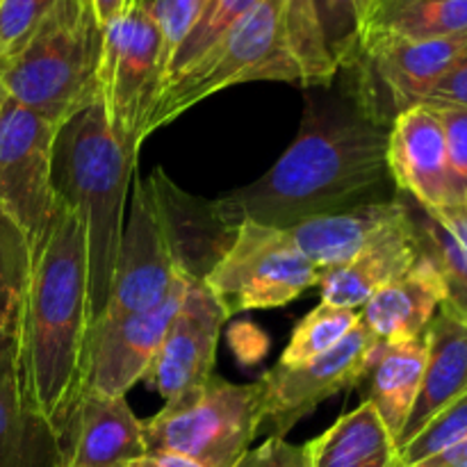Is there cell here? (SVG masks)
<instances>
[{
  "label": "cell",
  "mask_w": 467,
  "mask_h": 467,
  "mask_svg": "<svg viewBox=\"0 0 467 467\" xmlns=\"http://www.w3.org/2000/svg\"><path fill=\"white\" fill-rule=\"evenodd\" d=\"M390 128L365 117L351 99H308L304 123L290 149L265 176L217 199L223 219L240 228L258 222L285 228L356 208L377 196L390 176Z\"/></svg>",
  "instance_id": "1"
},
{
  "label": "cell",
  "mask_w": 467,
  "mask_h": 467,
  "mask_svg": "<svg viewBox=\"0 0 467 467\" xmlns=\"http://www.w3.org/2000/svg\"><path fill=\"white\" fill-rule=\"evenodd\" d=\"M91 328L85 231L78 214L59 201L48 233L32 251L18 315L23 400L55 436L87 390Z\"/></svg>",
  "instance_id": "2"
},
{
  "label": "cell",
  "mask_w": 467,
  "mask_h": 467,
  "mask_svg": "<svg viewBox=\"0 0 467 467\" xmlns=\"http://www.w3.org/2000/svg\"><path fill=\"white\" fill-rule=\"evenodd\" d=\"M137 158L109 128L100 103L68 119L57 132L53 185L85 231L91 324L99 322L114 281L123 237V205Z\"/></svg>",
  "instance_id": "3"
},
{
  "label": "cell",
  "mask_w": 467,
  "mask_h": 467,
  "mask_svg": "<svg viewBox=\"0 0 467 467\" xmlns=\"http://www.w3.org/2000/svg\"><path fill=\"white\" fill-rule=\"evenodd\" d=\"M100 48L91 0H57L30 44L0 67V85L18 105L64 126L100 103Z\"/></svg>",
  "instance_id": "4"
},
{
  "label": "cell",
  "mask_w": 467,
  "mask_h": 467,
  "mask_svg": "<svg viewBox=\"0 0 467 467\" xmlns=\"http://www.w3.org/2000/svg\"><path fill=\"white\" fill-rule=\"evenodd\" d=\"M263 381L235 386L210 377L141 422L146 454H178L203 467H235L265 418Z\"/></svg>",
  "instance_id": "5"
},
{
  "label": "cell",
  "mask_w": 467,
  "mask_h": 467,
  "mask_svg": "<svg viewBox=\"0 0 467 467\" xmlns=\"http://www.w3.org/2000/svg\"><path fill=\"white\" fill-rule=\"evenodd\" d=\"M285 0H260L194 67L169 82L153 105L144 137L167 126L208 96L254 80L299 82L301 71L287 48Z\"/></svg>",
  "instance_id": "6"
},
{
  "label": "cell",
  "mask_w": 467,
  "mask_h": 467,
  "mask_svg": "<svg viewBox=\"0 0 467 467\" xmlns=\"http://www.w3.org/2000/svg\"><path fill=\"white\" fill-rule=\"evenodd\" d=\"M164 87L162 35L149 12V0H137L123 16L103 27L99 94L119 144L137 158L146 121Z\"/></svg>",
  "instance_id": "7"
},
{
  "label": "cell",
  "mask_w": 467,
  "mask_h": 467,
  "mask_svg": "<svg viewBox=\"0 0 467 467\" xmlns=\"http://www.w3.org/2000/svg\"><path fill=\"white\" fill-rule=\"evenodd\" d=\"M465 46L467 32L424 41L365 32L356 57L342 68L354 78L349 96L365 117L390 128L401 112L424 103Z\"/></svg>",
  "instance_id": "8"
},
{
  "label": "cell",
  "mask_w": 467,
  "mask_h": 467,
  "mask_svg": "<svg viewBox=\"0 0 467 467\" xmlns=\"http://www.w3.org/2000/svg\"><path fill=\"white\" fill-rule=\"evenodd\" d=\"M317 281L319 269L296 249L287 231L246 219L203 283L231 317L246 310L281 308L317 287Z\"/></svg>",
  "instance_id": "9"
},
{
  "label": "cell",
  "mask_w": 467,
  "mask_h": 467,
  "mask_svg": "<svg viewBox=\"0 0 467 467\" xmlns=\"http://www.w3.org/2000/svg\"><path fill=\"white\" fill-rule=\"evenodd\" d=\"M59 128L9 96L0 105V210L21 226L32 251L41 244L59 208L53 185Z\"/></svg>",
  "instance_id": "10"
},
{
  "label": "cell",
  "mask_w": 467,
  "mask_h": 467,
  "mask_svg": "<svg viewBox=\"0 0 467 467\" xmlns=\"http://www.w3.org/2000/svg\"><path fill=\"white\" fill-rule=\"evenodd\" d=\"M178 274L146 182L135 178L130 217L123 228L108 304L91 331L153 310L169 295Z\"/></svg>",
  "instance_id": "11"
},
{
  "label": "cell",
  "mask_w": 467,
  "mask_h": 467,
  "mask_svg": "<svg viewBox=\"0 0 467 467\" xmlns=\"http://www.w3.org/2000/svg\"><path fill=\"white\" fill-rule=\"evenodd\" d=\"M377 347L379 342L358 324L340 345L319 358L299 368L276 365L269 369L260 381L265 388L263 422L272 424V436L283 438L322 401L358 386L368 377Z\"/></svg>",
  "instance_id": "12"
},
{
  "label": "cell",
  "mask_w": 467,
  "mask_h": 467,
  "mask_svg": "<svg viewBox=\"0 0 467 467\" xmlns=\"http://www.w3.org/2000/svg\"><path fill=\"white\" fill-rule=\"evenodd\" d=\"M190 281V276L178 274L169 295L153 310L91 331L87 388L103 395L126 397L137 381L146 379L169 324L182 306Z\"/></svg>",
  "instance_id": "13"
},
{
  "label": "cell",
  "mask_w": 467,
  "mask_h": 467,
  "mask_svg": "<svg viewBox=\"0 0 467 467\" xmlns=\"http://www.w3.org/2000/svg\"><path fill=\"white\" fill-rule=\"evenodd\" d=\"M226 319L210 287L192 278L182 306L169 324L167 336L146 374V381L164 401H171L213 377L219 333Z\"/></svg>",
  "instance_id": "14"
},
{
  "label": "cell",
  "mask_w": 467,
  "mask_h": 467,
  "mask_svg": "<svg viewBox=\"0 0 467 467\" xmlns=\"http://www.w3.org/2000/svg\"><path fill=\"white\" fill-rule=\"evenodd\" d=\"M146 190L164 228L176 269L196 281H205L233 246L237 228L223 219L217 201L182 192L173 185L164 169L150 173Z\"/></svg>",
  "instance_id": "15"
},
{
  "label": "cell",
  "mask_w": 467,
  "mask_h": 467,
  "mask_svg": "<svg viewBox=\"0 0 467 467\" xmlns=\"http://www.w3.org/2000/svg\"><path fill=\"white\" fill-rule=\"evenodd\" d=\"M59 467H126L146 454L141 422L126 397L87 388L57 431Z\"/></svg>",
  "instance_id": "16"
},
{
  "label": "cell",
  "mask_w": 467,
  "mask_h": 467,
  "mask_svg": "<svg viewBox=\"0 0 467 467\" xmlns=\"http://www.w3.org/2000/svg\"><path fill=\"white\" fill-rule=\"evenodd\" d=\"M388 167L397 187L409 192L420 208H450L447 141L436 109L418 105L392 121L388 135Z\"/></svg>",
  "instance_id": "17"
},
{
  "label": "cell",
  "mask_w": 467,
  "mask_h": 467,
  "mask_svg": "<svg viewBox=\"0 0 467 467\" xmlns=\"http://www.w3.org/2000/svg\"><path fill=\"white\" fill-rule=\"evenodd\" d=\"M16 308L0 313V467H59L55 433L26 406L18 374Z\"/></svg>",
  "instance_id": "18"
},
{
  "label": "cell",
  "mask_w": 467,
  "mask_h": 467,
  "mask_svg": "<svg viewBox=\"0 0 467 467\" xmlns=\"http://www.w3.org/2000/svg\"><path fill=\"white\" fill-rule=\"evenodd\" d=\"M467 392V315L445 301L427 327V363L397 451Z\"/></svg>",
  "instance_id": "19"
},
{
  "label": "cell",
  "mask_w": 467,
  "mask_h": 467,
  "mask_svg": "<svg viewBox=\"0 0 467 467\" xmlns=\"http://www.w3.org/2000/svg\"><path fill=\"white\" fill-rule=\"evenodd\" d=\"M409 219L410 208L401 201H374L328 217L308 219L285 231L296 249L322 272L354 260Z\"/></svg>",
  "instance_id": "20"
},
{
  "label": "cell",
  "mask_w": 467,
  "mask_h": 467,
  "mask_svg": "<svg viewBox=\"0 0 467 467\" xmlns=\"http://www.w3.org/2000/svg\"><path fill=\"white\" fill-rule=\"evenodd\" d=\"M447 301L441 269L422 251L406 274L369 296L358 310V324L377 342H401L427 331L429 322Z\"/></svg>",
  "instance_id": "21"
},
{
  "label": "cell",
  "mask_w": 467,
  "mask_h": 467,
  "mask_svg": "<svg viewBox=\"0 0 467 467\" xmlns=\"http://www.w3.org/2000/svg\"><path fill=\"white\" fill-rule=\"evenodd\" d=\"M420 258H422V244L410 214L409 222L390 233L386 240L369 246L368 251L340 267L319 272L317 287L322 304L349 310L363 308L369 296L409 272Z\"/></svg>",
  "instance_id": "22"
},
{
  "label": "cell",
  "mask_w": 467,
  "mask_h": 467,
  "mask_svg": "<svg viewBox=\"0 0 467 467\" xmlns=\"http://www.w3.org/2000/svg\"><path fill=\"white\" fill-rule=\"evenodd\" d=\"M427 363V331L401 342H379L369 360V404L383 420L390 436L400 438L410 409L418 400Z\"/></svg>",
  "instance_id": "23"
},
{
  "label": "cell",
  "mask_w": 467,
  "mask_h": 467,
  "mask_svg": "<svg viewBox=\"0 0 467 467\" xmlns=\"http://www.w3.org/2000/svg\"><path fill=\"white\" fill-rule=\"evenodd\" d=\"M313 467H400L395 438L369 401L308 442Z\"/></svg>",
  "instance_id": "24"
},
{
  "label": "cell",
  "mask_w": 467,
  "mask_h": 467,
  "mask_svg": "<svg viewBox=\"0 0 467 467\" xmlns=\"http://www.w3.org/2000/svg\"><path fill=\"white\" fill-rule=\"evenodd\" d=\"M413 223L420 244L441 269L447 287V301L467 315V205L424 210Z\"/></svg>",
  "instance_id": "25"
},
{
  "label": "cell",
  "mask_w": 467,
  "mask_h": 467,
  "mask_svg": "<svg viewBox=\"0 0 467 467\" xmlns=\"http://www.w3.org/2000/svg\"><path fill=\"white\" fill-rule=\"evenodd\" d=\"M400 39H445L467 32V0H409L377 3L368 30Z\"/></svg>",
  "instance_id": "26"
},
{
  "label": "cell",
  "mask_w": 467,
  "mask_h": 467,
  "mask_svg": "<svg viewBox=\"0 0 467 467\" xmlns=\"http://www.w3.org/2000/svg\"><path fill=\"white\" fill-rule=\"evenodd\" d=\"M377 0H313L324 48L337 71L349 67L368 30Z\"/></svg>",
  "instance_id": "27"
},
{
  "label": "cell",
  "mask_w": 467,
  "mask_h": 467,
  "mask_svg": "<svg viewBox=\"0 0 467 467\" xmlns=\"http://www.w3.org/2000/svg\"><path fill=\"white\" fill-rule=\"evenodd\" d=\"M356 327H358V310L319 304L296 324L278 365L299 368V365L310 363L340 345Z\"/></svg>",
  "instance_id": "28"
},
{
  "label": "cell",
  "mask_w": 467,
  "mask_h": 467,
  "mask_svg": "<svg viewBox=\"0 0 467 467\" xmlns=\"http://www.w3.org/2000/svg\"><path fill=\"white\" fill-rule=\"evenodd\" d=\"M258 3L260 0H213V3L208 5V9L203 12V16L196 21V26L192 27L190 35L185 36V41H182V44L178 46L176 53H173L167 68L164 87L171 80H176L178 76H182L187 68L194 67V64L199 62L213 46H217L219 39H222L235 23H240Z\"/></svg>",
  "instance_id": "29"
},
{
  "label": "cell",
  "mask_w": 467,
  "mask_h": 467,
  "mask_svg": "<svg viewBox=\"0 0 467 467\" xmlns=\"http://www.w3.org/2000/svg\"><path fill=\"white\" fill-rule=\"evenodd\" d=\"M32 272V244L12 217L0 210V313L16 308Z\"/></svg>",
  "instance_id": "30"
},
{
  "label": "cell",
  "mask_w": 467,
  "mask_h": 467,
  "mask_svg": "<svg viewBox=\"0 0 467 467\" xmlns=\"http://www.w3.org/2000/svg\"><path fill=\"white\" fill-rule=\"evenodd\" d=\"M467 438V392L442 409L418 436L400 450V467H413Z\"/></svg>",
  "instance_id": "31"
},
{
  "label": "cell",
  "mask_w": 467,
  "mask_h": 467,
  "mask_svg": "<svg viewBox=\"0 0 467 467\" xmlns=\"http://www.w3.org/2000/svg\"><path fill=\"white\" fill-rule=\"evenodd\" d=\"M55 5L57 0H0V67L30 44Z\"/></svg>",
  "instance_id": "32"
},
{
  "label": "cell",
  "mask_w": 467,
  "mask_h": 467,
  "mask_svg": "<svg viewBox=\"0 0 467 467\" xmlns=\"http://www.w3.org/2000/svg\"><path fill=\"white\" fill-rule=\"evenodd\" d=\"M213 0H149V12L162 35V59H164V80H167V68L171 62L178 46L185 41L192 27L196 26L208 5ZM162 94V91H160Z\"/></svg>",
  "instance_id": "33"
},
{
  "label": "cell",
  "mask_w": 467,
  "mask_h": 467,
  "mask_svg": "<svg viewBox=\"0 0 467 467\" xmlns=\"http://www.w3.org/2000/svg\"><path fill=\"white\" fill-rule=\"evenodd\" d=\"M436 112L445 130L451 205H467V108H441Z\"/></svg>",
  "instance_id": "34"
},
{
  "label": "cell",
  "mask_w": 467,
  "mask_h": 467,
  "mask_svg": "<svg viewBox=\"0 0 467 467\" xmlns=\"http://www.w3.org/2000/svg\"><path fill=\"white\" fill-rule=\"evenodd\" d=\"M235 467H313L308 442L292 445L285 438L269 436L263 445L249 450Z\"/></svg>",
  "instance_id": "35"
},
{
  "label": "cell",
  "mask_w": 467,
  "mask_h": 467,
  "mask_svg": "<svg viewBox=\"0 0 467 467\" xmlns=\"http://www.w3.org/2000/svg\"><path fill=\"white\" fill-rule=\"evenodd\" d=\"M427 108H467V46L424 99Z\"/></svg>",
  "instance_id": "36"
},
{
  "label": "cell",
  "mask_w": 467,
  "mask_h": 467,
  "mask_svg": "<svg viewBox=\"0 0 467 467\" xmlns=\"http://www.w3.org/2000/svg\"><path fill=\"white\" fill-rule=\"evenodd\" d=\"M132 3L135 0H91L96 23L100 26V30L108 27L112 21H117L119 16H123L130 9Z\"/></svg>",
  "instance_id": "37"
},
{
  "label": "cell",
  "mask_w": 467,
  "mask_h": 467,
  "mask_svg": "<svg viewBox=\"0 0 467 467\" xmlns=\"http://www.w3.org/2000/svg\"><path fill=\"white\" fill-rule=\"evenodd\" d=\"M413 467H467V438L456 442L450 450L441 451V454L431 456V459L422 461V463Z\"/></svg>",
  "instance_id": "38"
},
{
  "label": "cell",
  "mask_w": 467,
  "mask_h": 467,
  "mask_svg": "<svg viewBox=\"0 0 467 467\" xmlns=\"http://www.w3.org/2000/svg\"><path fill=\"white\" fill-rule=\"evenodd\" d=\"M126 467H203L194 461L178 454H144L140 459L130 461Z\"/></svg>",
  "instance_id": "39"
},
{
  "label": "cell",
  "mask_w": 467,
  "mask_h": 467,
  "mask_svg": "<svg viewBox=\"0 0 467 467\" xmlns=\"http://www.w3.org/2000/svg\"><path fill=\"white\" fill-rule=\"evenodd\" d=\"M377 3H409V0H377Z\"/></svg>",
  "instance_id": "40"
},
{
  "label": "cell",
  "mask_w": 467,
  "mask_h": 467,
  "mask_svg": "<svg viewBox=\"0 0 467 467\" xmlns=\"http://www.w3.org/2000/svg\"><path fill=\"white\" fill-rule=\"evenodd\" d=\"M5 96H7V94H5V89H3V85H0V105H3V100H5Z\"/></svg>",
  "instance_id": "41"
},
{
  "label": "cell",
  "mask_w": 467,
  "mask_h": 467,
  "mask_svg": "<svg viewBox=\"0 0 467 467\" xmlns=\"http://www.w3.org/2000/svg\"><path fill=\"white\" fill-rule=\"evenodd\" d=\"M135 3H137V0H135Z\"/></svg>",
  "instance_id": "42"
}]
</instances>
